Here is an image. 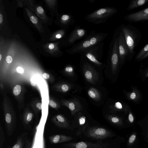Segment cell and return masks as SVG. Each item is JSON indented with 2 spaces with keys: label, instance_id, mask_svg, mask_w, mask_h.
<instances>
[{
  "label": "cell",
  "instance_id": "cell-1",
  "mask_svg": "<svg viewBox=\"0 0 148 148\" xmlns=\"http://www.w3.org/2000/svg\"><path fill=\"white\" fill-rule=\"evenodd\" d=\"M108 34L103 32H96L91 31L84 38L73 46L68 50L69 54H79L83 51L102 42L107 36Z\"/></svg>",
  "mask_w": 148,
  "mask_h": 148
},
{
  "label": "cell",
  "instance_id": "cell-2",
  "mask_svg": "<svg viewBox=\"0 0 148 148\" xmlns=\"http://www.w3.org/2000/svg\"><path fill=\"white\" fill-rule=\"evenodd\" d=\"M120 27L128 46L131 59L135 54V49L140 42L141 34L137 28L132 25L122 24Z\"/></svg>",
  "mask_w": 148,
  "mask_h": 148
},
{
  "label": "cell",
  "instance_id": "cell-3",
  "mask_svg": "<svg viewBox=\"0 0 148 148\" xmlns=\"http://www.w3.org/2000/svg\"><path fill=\"white\" fill-rule=\"evenodd\" d=\"M117 9L112 7H105L87 14L85 20L95 24L104 23L118 12Z\"/></svg>",
  "mask_w": 148,
  "mask_h": 148
},
{
  "label": "cell",
  "instance_id": "cell-4",
  "mask_svg": "<svg viewBox=\"0 0 148 148\" xmlns=\"http://www.w3.org/2000/svg\"><path fill=\"white\" fill-rule=\"evenodd\" d=\"M104 43L102 42L80 53L79 54L95 65L101 67L103 64L99 60L101 58L103 53Z\"/></svg>",
  "mask_w": 148,
  "mask_h": 148
},
{
  "label": "cell",
  "instance_id": "cell-5",
  "mask_svg": "<svg viewBox=\"0 0 148 148\" xmlns=\"http://www.w3.org/2000/svg\"><path fill=\"white\" fill-rule=\"evenodd\" d=\"M83 133L87 137L94 139H105L115 136L112 132L106 129L94 126L90 127Z\"/></svg>",
  "mask_w": 148,
  "mask_h": 148
},
{
  "label": "cell",
  "instance_id": "cell-6",
  "mask_svg": "<svg viewBox=\"0 0 148 148\" xmlns=\"http://www.w3.org/2000/svg\"><path fill=\"white\" fill-rule=\"evenodd\" d=\"M119 27L118 46L120 64H122L126 60L131 59L128 46L120 26Z\"/></svg>",
  "mask_w": 148,
  "mask_h": 148
},
{
  "label": "cell",
  "instance_id": "cell-7",
  "mask_svg": "<svg viewBox=\"0 0 148 148\" xmlns=\"http://www.w3.org/2000/svg\"><path fill=\"white\" fill-rule=\"evenodd\" d=\"M110 144L81 141L70 143L63 145V148H111Z\"/></svg>",
  "mask_w": 148,
  "mask_h": 148
},
{
  "label": "cell",
  "instance_id": "cell-8",
  "mask_svg": "<svg viewBox=\"0 0 148 148\" xmlns=\"http://www.w3.org/2000/svg\"><path fill=\"white\" fill-rule=\"evenodd\" d=\"M82 67L84 77L88 82L95 84L98 81V73L88 62H84Z\"/></svg>",
  "mask_w": 148,
  "mask_h": 148
},
{
  "label": "cell",
  "instance_id": "cell-9",
  "mask_svg": "<svg viewBox=\"0 0 148 148\" xmlns=\"http://www.w3.org/2000/svg\"><path fill=\"white\" fill-rule=\"evenodd\" d=\"M87 33V31L84 28L76 26L66 39V45L68 46H73L77 41L86 37Z\"/></svg>",
  "mask_w": 148,
  "mask_h": 148
},
{
  "label": "cell",
  "instance_id": "cell-10",
  "mask_svg": "<svg viewBox=\"0 0 148 148\" xmlns=\"http://www.w3.org/2000/svg\"><path fill=\"white\" fill-rule=\"evenodd\" d=\"M124 18L130 23L144 21L148 20V7L140 11L128 14Z\"/></svg>",
  "mask_w": 148,
  "mask_h": 148
},
{
  "label": "cell",
  "instance_id": "cell-11",
  "mask_svg": "<svg viewBox=\"0 0 148 148\" xmlns=\"http://www.w3.org/2000/svg\"><path fill=\"white\" fill-rule=\"evenodd\" d=\"M64 104L70 110L72 115L73 116L77 112L83 110L81 103L79 100L76 99L66 101L64 102Z\"/></svg>",
  "mask_w": 148,
  "mask_h": 148
},
{
  "label": "cell",
  "instance_id": "cell-12",
  "mask_svg": "<svg viewBox=\"0 0 148 148\" xmlns=\"http://www.w3.org/2000/svg\"><path fill=\"white\" fill-rule=\"evenodd\" d=\"M49 138L50 142L53 144L68 142L73 139V138L71 136L61 134L51 136Z\"/></svg>",
  "mask_w": 148,
  "mask_h": 148
},
{
  "label": "cell",
  "instance_id": "cell-13",
  "mask_svg": "<svg viewBox=\"0 0 148 148\" xmlns=\"http://www.w3.org/2000/svg\"><path fill=\"white\" fill-rule=\"evenodd\" d=\"M77 125L75 127L77 128L76 135L77 136L80 135L86 130L88 125L86 121V117L84 116H79L78 120Z\"/></svg>",
  "mask_w": 148,
  "mask_h": 148
},
{
  "label": "cell",
  "instance_id": "cell-14",
  "mask_svg": "<svg viewBox=\"0 0 148 148\" xmlns=\"http://www.w3.org/2000/svg\"><path fill=\"white\" fill-rule=\"evenodd\" d=\"M56 124L59 127L73 130V128L69 123L67 120L63 116L58 115L55 119Z\"/></svg>",
  "mask_w": 148,
  "mask_h": 148
},
{
  "label": "cell",
  "instance_id": "cell-15",
  "mask_svg": "<svg viewBox=\"0 0 148 148\" xmlns=\"http://www.w3.org/2000/svg\"><path fill=\"white\" fill-rule=\"evenodd\" d=\"M109 108L113 112H116V111H122L125 114L127 113L129 108L127 105L119 101L115 102L110 106Z\"/></svg>",
  "mask_w": 148,
  "mask_h": 148
},
{
  "label": "cell",
  "instance_id": "cell-16",
  "mask_svg": "<svg viewBox=\"0 0 148 148\" xmlns=\"http://www.w3.org/2000/svg\"><path fill=\"white\" fill-rule=\"evenodd\" d=\"M106 119L112 124L118 126H122L123 125V119L119 116L112 114L106 116Z\"/></svg>",
  "mask_w": 148,
  "mask_h": 148
},
{
  "label": "cell",
  "instance_id": "cell-17",
  "mask_svg": "<svg viewBox=\"0 0 148 148\" xmlns=\"http://www.w3.org/2000/svg\"><path fill=\"white\" fill-rule=\"evenodd\" d=\"M88 94L92 99L96 101H100L101 97L100 92L96 88L90 87L88 90Z\"/></svg>",
  "mask_w": 148,
  "mask_h": 148
},
{
  "label": "cell",
  "instance_id": "cell-18",
  "mask_svg": "<svg viewBox=\"0 0 148 148\" xmlns=\"http://www.w3.org/2000/svg\"><path fill=\"white\" fill-rule=\"evenodd\" d=\"M148 2V0H132L130 1L127 8V10H133L139 7Z\"/></svg>",
  "mask_w": 148,
  "mask_h": 148
},
{
  "label": "cell",
  "instance_id": "cell-19",
  "mask_svg": "<svg viewBox=\"0 0 148 148\" xmlns=\"http://www.w3.org/2000/svg\"><path fill=\"white\" fill-rule=\"evenodd\" d=\"M126 96L129 100L135 102L138 101L140 98V93L136 88H134L132 91L127 93Z\"/></svg>",
  "mask_w": 148,
  "mask_h": 148
},
{
  "label": "cell",
  "instance_id": "cell-20",
  "mask_svg": "<svg viewBox=\"0 0 148 148\" xmlns=\"http://www.w3.org/2000/svg\"><path fill=\"white\" fill-rule=\"evenodd\" d=\"M148 52V44L145 46L137 53L135 57V60L140 61L141 58Z\"/></svg>",
  "mask_w": 148,
  "mask_h": 148
},
{
  "label": "cell",
  "instance_id": "cell-21",
  "mask_svg": "<svg viewBox=\"0 0 148 148\" xmlns=\"http://www.w3.org/2000/svg\"><path fill=\"white\" fill-rule=\"evenodd\" d=\"M136 134L134 132L130 136L128 141V146L129 147H131L135 142L136 139Z\"/></svg>",
  "mask_w": 148,
  "mask_h": 148
},
{
  "label": "cell",
  "instance_id": "cell-22",
  "mask_svg": "<svg viewBox=\"0 0 148 148\" xmlns=\"http://www.w3.org/2000/svg\"><path fill=\"white\" fill-rule=\"evenodd\" d=\"M5 141V135L3 128L0 127V148H2Z\"/></svg>",
  "mask_w": 148,
  "mask_h": 148
},
{
  "label": "cell",
  "instance_id": "cell-23",
  "mask_svg": "<svg viewBox=\"0 0 148 148\" xmlns=\"http://www.w3.org/2000/svg\"><path fill=\"white\" fill-rule=\"evenodd\" d=\"M65 71L72 77L74 76V68L72 66L69 65L65 69Z\"/></svg>",
  "mask_w": 148,
  "mask_h": 148
},
{
  "label": "cell",
  "instance_id": "cell-24",
  "mask_svg": "<svg viewBox=\"0 0 148 148\" xmlns=\"http://www.w3.org/2000/svg\"><path fill=\"white\" fill-rule=\"evenodd\" d=\"M23 143L21 137L19 138L12 148H23Z\"/></svg>",
  "mask_w": 148,
  "mask_h": 148
},
{
  "label": "cell",
  "instance_id": "cell-25",
  "mask_svg": "<svg viewBox=\"0 0 148 148\" xmlns=\"http://www.w3.org/2000/svg\"><path fill=\"white\" fill-rule=\"evenodd\" d=\"M21 87L20 85H16L13 89L14 94L16 96L19 95L21 92Z\"/></svg>",
  "mask_w": 148,
  "mask_h": 148
},
{
  "label": "cell",
  "instance_id": "cell-26",
  "mask_svg": "<svg viewBox=\"0 0 148 148\" xmlns=\"http://www.w3.org/2000/svg\"><path fill=\"white\" fill-rule=\"evenodd\" d=\"M128 111L129 114L128 115V120L129 122L131 123H132L134 122V116L129 108L128 109Z\"/></svg>",
  "mask_w": 148,
  "mask_h": 148
},
{
  "label": "cell",
  "instance_id": "cell-27",
  "mask_svg": "<svg viewBox=\"0 0 148 148\" xmlns=\"http://www.w3.org/2000/svg\"><path fill=\"white\" fill-rule=\"evenodd\" d=\"M143 132L145 140L148 142V124L147 128L143 130Z\"/></svg>",
  "mask_w": 148,
  "mask_h": 148
},
{
  "label": "cell",
  "instance_id": "cell-28",
  "mask_svg": "<svg viewBox=\"0 0 148 148\" xmlns=\"http://www.w3.org/2000/svg\"><path fill=\"white\" fill-rule=\"evenodd\" d=\"M33 114L32 113H30L27 114L26 119L27 122H30L32 119Z\"/></svg>",
  "mask_w": 148,
  "mask_h": 148
},
{
  "label": "cell",
  "instance_id": "cell-29",
  "mask_svg": "<svg viewBox=\"0 0 148 148\" xmlns=\"http://www.w3.org/2000/svg\"><path fill=\"white\" fill-rule=\"evenodd\" d=\"M30 19L32 22L34 24H36L38 22V20L37 18L35 16H32L30 18Z\"/></svg>",
  "mask_w": 148,
  "mask_h": 148
},
{
  "label": "cell",
  "instance_id": "cell-30",
  "mask_svg": "<svg viewBox=\"0 0 148 148\" xmlns=\"http://www.w3.org/2000/svg\"><path fill=\"white\" fill-rule=\"evenodd\" d=\"M49 104L50 106L53 108H55L56 107L57 105L56 103L53 101H49Z\"/></svg>",
  "mask_w": 148,
  "mask_h": 148
},
{
  "label": "cell",
  "instance_id": "cell-31",
  "mask_svg": "<svg viewBox=\"0 0 148 148\" xmlns=\"http://www.w3.org/2000/svg\"><path fill=\"white\" fill-rule=\"evenodd\" d=\"M38 12L40 14H42L44 12L43 8L40 6H38L37 8Z\"/></svg>",
  "mask_w": 148,
  "mask_h": 148
},
{
  "label": "cell",
  "instance_id": "cell-32",
  "mask_svg": "<svg viewBox=\"0 0 148 148\" xmlns=\"http://www.w3.org/2000/svg\"><path fill=\"white\" fill-rule=\"evenodd\" d=\"M6 60L8 63H10L12 61V58L10 56H8L6 57Z\"/></svg>",
  "mask_w": 148,
  "mask_h": 148
},
{
  "label": "cell",
  "instance_id": "cell-33",
  "mask_svg": "<svg viewBox=\"0 0 148 148\" xmlns=\"http://www.w3.org/2000/svg\"><path fill=\"white\" fill-rule=\"evenodd\" d=\"M16 71L17 72L20 73H22L23 72V69L21 67H17L16 68Z\"/></svg>",
  "mask_w": 148,
  "mask_h": 148
},
{
  "label": "cell",
  "instance_id": "cell-34",
  "mask_svg": "<svg viewBox=\"0 0 148 148\" xmlns=\"http://www.w3.org/2000/svg\"><path fill=\"white\" fill-rule=\"evenodd\" d=\"M43 77L46 79H49V75L47 73H44L42 75Z\"/></svg>",
  "mask_w": 148,
  "mask_h": 148
},
{
  "label": "cell",
  "instance_id": "cell-35",
  "mask_svg": "<svg viewBox=\"0 0 148 148\" xmlns=\"http://www.w3.org/2000/svg\"><path fill=\"white\" fill-rule=\"evenodd\" d=\"M148 57V52H147L140 59V61Z\"/></svg>",
  "mask_w": 148,
  "mask_h": 148
},
{
  "label": "cell",
  "instance_id": "cell-36",
  "mask_svg": "<svg viewBox=\"0 0 148 148\" xmlns=\"http://www.w3.org/2000/svg\"><path fill=\"white\" fill-rule=\"evenodd\" d=\"M36 107L39 109H42V104L41 103H38L36 105Z\"/></svg>",
  "mask_w": 148,
  "mask_h": 148
},
{
  "label": "cell",
  "instance_id": "cell-37",
  "mask_svg": "<svg viewBox=\"0 0 148 148\" xmlns=\"http://www.w3.org/2000/svg\"><path fill=\"white\" fill-rule=\"evenodd\" d=\"M54 47V44L53 43L50 44L49 46V49H53Z\"/></svg>",
  "mask_w": 148,
  "mask_h": 148
},
{
  "label": "cell",
  "instance_id": "cell-38",
  "mask_svg": "<svg viewBox=\"0 0 148 148\" xmlns=\"http://www.w3.org/2000/svg\"><path fill=\"white\" fill-rule=\"evenodd\" d=\"M62 36V35L60 34H58L56 36V38L58 39L61 38Z\"/></svg>",
  "mask_w": 148,
  "mask_h": 148
},
{
  "label": "cell",
  "instance_id": "cell-39",
  "mask_svg": "<svg viewBox=\"0 0 148 148\" xmlns=\"http://www.w3.org/2000/svg\"><path fill=\"white\" fill-rule=\"evenodd\" d=\"M3 21V16L1 14H0V24H1Z\"/></svg>",
  "mask_w": 148,
  "mask_h": 148
},
{
  "label": "cell",
  "instance_id": "cell-40",
  "mask_svg": "<svg viewBox=\"0 0 148 148\" xmlns=\"http://www.w3.org/2000/svg\"><path fill=\"white\" fill-rule=\"evenodd\" d=\"M145 77H148V71H147L145 74Z\"/></svg>",
  "mask_w": 148,
  "mask_h": 148
},
{
  "label": "cell",
  "instance_id": "cell-41",
  "mask_svg": "<svg viewBox=\"0 0 148 148\" xmlns=\"http://www.w3.org/2000/svg\"><path fill=\"white\" fill-rule=\"evenodd\" d=\"M1 54H0V61L1 60Z\"/></svg>",
  "mask_w": 148,
  "mask_h": 148
}]
</instances>
